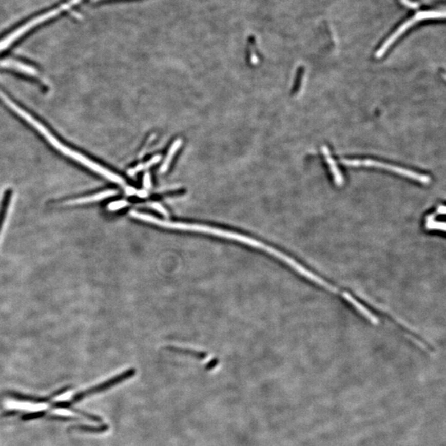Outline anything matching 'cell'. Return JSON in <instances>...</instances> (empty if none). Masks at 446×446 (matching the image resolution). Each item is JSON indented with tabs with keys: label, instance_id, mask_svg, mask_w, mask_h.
Masks as SVG:
<instances>
[{
	"label": "cell",
	"instance_id": "1",
	"mask_svg": "<svg viewBox=\"0 0 446 446\" xmlns=\"http://www.w3.org/2000/svg\"><path fill=\"white\" fill-rule=\"evenodd\" d=\"M444 9H428V10L420 11L418 13L409 17L406 21H404L401 25L396 29L395 32L391 34L387 40L385 41L383 45L379 47V50L375 54L376 58L383 57L385 53L389 51V49L394 44L396 41H398L403 34L406 33L409 29L413 28L422 22L430 21V20H438L439 18H444Z\"/></svg>",
	"mask_w": 446,
	"mask_h": 446
},
{
	"label": "cell",
	"instance_id": "2",
	"mask_svg": "<svg viewBox=\"0 0 446 446\" xmlns=\"http://www.w3.org/2000/svg\"><path fill=\"white\" fill-rule=\"evenodd\" d=\"M81 1H82V0H69L68 2L65 3L63 5H60V6L56 7L55 9H51V10L48 11V12L43 13V14L40 15L38 17L30 20L27 24H24V25L22 26L20 28H17L14 32L9 34V36H7L5 39L0 41V51H5V49L8 48L10 45L13 44L15 41L20 39L23 35L29 32L30 30L35 28L36 26L40 25L41 24H43L45 22L51 20V18L55 17V16H58V15L63 13L65 11L71 9L74 5H78V3L81 2Z\"/></svg>",
	"mask_w": 446,
	"mask_h": 446
},
{
	"label": "cell",
	"instance_id": "3",
	"mask_svg": "<svg viewBox=\"0 0 446 446\" xmlns=\"http://www.w3.org/2000/svg\"><path fill=\"white\" fill-rule=\"evenodd\" d=\"M132 374H133V371L127 370L126 372L122 373V374H119L118 376H115L111 379H108V381H106L104 383H100V384L97 385V386L86 389L85 391L80 392L78 394L73 396L72 398L69 400V401L54 402V403L51 404V409H69V410H71L74 404L79 403L83 399L88 398L89 396L94 395V394H99V393H101V392L105 391L107 389L113 387L114 385L119 384L121 382L124 381L125 379L130 378Z\"/></svg>",
	"mask_w": 446,
	"mask_h": 446
},
{
	"label": "cell",
	"instance_id": "4",
	"mask_svg": "<svg viewBox=\"0 0 446 446\" xmlns=\"http://www.w3.org/2000/svg\"><path fill=\"white\" fill-rule=\"evenodd\" d=\"M342 164L348 165V166H354V167L366 166V167L380 168V169H386L389 171L394 172L398 174H402V176L409 178V179L416 180V181L422 183V184H426L431 182V178L428 176H425V174H421V173L408 170V169L399 167V166L383 163L381 161H374V160H370V159H343Z\"/></svg>",
	"mask_w": 446,
	"mask_h": 446
},
{
	"label": "cell",
	"instance_id": "5",
	"mask_svg": "<svg viewBox=\"0 0 446 446\" xmlns=\"http://www.w3.org/2000/svg\"><path fill=\"white\" fill-rule=\"evenodd\" d=\"M69 389H70V387H62V389L54 392L53 394L50 396H47V397H37V396L36 397V396L28 395V394H21L18 392L13 391L7 392L5 396L8 398L16 400V401H20V402H32V403H48V402H51L53 398H56L57 396L62 395V394H65Z\"/></svg>",
	"mask_w": 446,
	"mask_h": 446
},
{
	"label": "cell",
	"instance_id": "6",
	"mask_svg": "<svg viewBox=\"0 0 446 446\" xmlns=\"http://www.w3.org/2000/svg\"><path fill=\"white\" fill-rule=\"evenodd\" d=\"M117 195L116 191L114 190H106L104 192H98L96 195H90L87 197L79 198V199H72L66 201V204L68 205H72V204H83V203H93V202L99 201L102 199H107L108 197H112Z\"/></svg>",
	"mask_w": 446,
	"mask_h": 446
},
{
	"label": "cell",
	"instance_id": "7",
	"mask_svg": "<svg viewBox=\"0 0 446 446\" xmlns=\"http://www.w3.org/2000/svg\"><path fill=\"white\" fill-rule=\"evenodd\" d=\"M322 151H323L324 157L326 159V163L329 165L331 171H332L333 177H334L335 183H336V185L341 186L344 184V178H343L342 174H341V172L339 170L338 167L336 165V161L332 158L330 150H329V149L326 146H323L322 147Z\"/></svg>",
	"mask_w": 446,
	"mask_h": 446
},
{
	"label": "cell",
	"instance_id": "8",
	"mask_svg": "<svg viewBox=\"0 0 446 446\" xmlns=\"http://www.w3.org/2000/svg\"><path fill=\"white\" fill-rule=\"evenodd\" d=\"M12 198H13V192L12 191H8L5 193V198L3 199L2 203L0 206V233H1L3 226L5 225V220H6L7 215L9 212V207H10L11 202H12Z\"/></svg>",
	"mask_w": 446,
	"mask_h": 446
},
{
	"label": "cell",
	"instance_id": "9",
	"mask_svg": "<svg viewBox=\"0 0 446 446\" xmlns=\"http://www.w3.org/2000/svg\"><path fill=\"white\" fill-rule=\"evenodd\" d=\"M182 144V140L177 139L173 142L172 146H170L169 151H168L167 156L165 157L163 165H161V173H165L169 169V165L171 164L172 160H173V156L176 154L178 150L180 149V146Z\"/></svg>",
	"mask_w": 446,
	"mask_h": 446
},
{
	"label": "cell",
	"instance_id": "10",
	"mask_svg": "<svg viewBox=\"0 0 446 446\" xmlns=\"http://www.w3.org/2000/svg\"><path fill=\"white\" fill-rule=\"evenodd\" d=\"M108 429V427L106 425H100V426H91V425H72L69 428L70 431H79V432H90V433H101L104 432Z\"/></svg>",
	"mask_w": 446,
	"mask_h": 446
},
{
	"label": "cell",
	"instance_id": "11",
	"mask_svg": "<svg viewBox=\"0 0 446 446\" xmlns=\"http://www.w3.org/2000/svg\"><path fill=\"white\" fill-rule=\"evenodd\" d=\"M160 160H161V157H160V156H157V157H153L150 161H147L146 163L141 164V165H138L137 167L130 169L129 171H128V173H129L130 176H134L135 173L142 171L143 169H148V168L151 167L152 165L158 163Z\"/></svg>",
	"mask_w": 446,
	"mask_h": 446
},
{
	"label": "cell",
	"instance_id": "12",
	"mask_svg": "<svg viewBox=\"0 0 446 446\" xmlns=\"http://www.w3.org/2000/svg\"><path fill=\"white\" fill-rule=\"evenodd\" d=\"M48 411H39L32 413H22V421H32L36 419L44 418L47 416Z\"/></svg>",
	"mask_w": 446,
	"mask_h": 446
},
{
	"label": "cell",
	"instance_id": "13",
	"mask_svg": "<svg viewBox=\"0 0 446 446\" xmlns=\"http://www.w3.org/2000/svg\"><path fill=\"white\" fill-rule=\"evenodd\" d=\"M127 205V203L126 201H118L112 203L108 206V210L110 211H116V210L121 209L123 207H126Z\"/></svg>",
	"mask_w": 446,
	"mask_h": 446
},
{
	"label": "cell",
	"instance_id": "14",
	"mask_svg": "<svg viewBox=\"0 0 446 446\" xmlns=\"http://www.w3.org/2000/svg\"><path fill=\"white\" fill-rule=\"evenodd\" d=\"M21 413L22 412L17 410L6 411V412H5V413H3L2 414L0 415V421L3 420V419L7 418V417H14V416H17V415H18Z\"/></svg>",
	"mask_w": 446,
	"mask_h": 446
},
{
	"label": "cell",
	"instance_id": "15",
	"mask_svg": "<svg viewBox=\"0 0 446 446\" xmlns=\"http://www.w3.org/2000/svg\"><path fill=\"white\" fill-rule=\"evenodd\" d=\"M144 186L146 188H150L151 186V182H150V173H145L144 176Z\"/></svg>",
	"mask_w": 446,
	"mask_h": 446
},
{
	"label": "cell",
	"instance_id": "16",
	"mask_svg": "<svg viewBox=\"0 0 446 446\" xmlns=\"http://www.w3.org/2000/svg\"><path fill=\"white\" fill-rule=\"evenodd\" d=\"M151 206H152V207H154V209H157V211H160V212H161V214H167V212H166V211H165V210L164 209V207H162V206H161V204H159V203H153V204H151Z\"/></svg>",
	"mask_w": 446,
	"mask_h": 446
},
{
	"label": "cell",
	"instance_id": "17",
	"mask_svg": "<svg viewBox=\"0 0 446 446\" xmlns=\"http://www.w3.org/2000/svg\"><path fill=\"white\" fill-rule=\"evenodd\" d=\"M93 1H100V0H93Z\"/></svg>",
	"mask_w": 446,
	"mask_h": 446
}]
</instances>
